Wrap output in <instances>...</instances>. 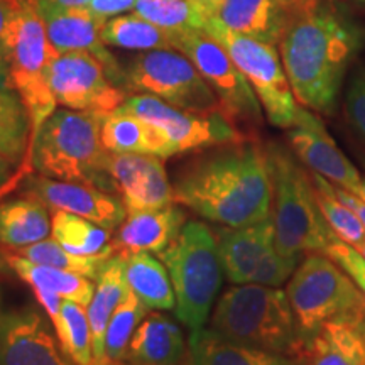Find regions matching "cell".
Masks as SVG:
<instances>
[{"instance_id":"1","label":"cell","mask_w":365,"mask_h":365,"mask_svg":"<svg viewBox=\"0 0 365 365\" xmlns=\"http://www.w3.org/2000/svg\"><path fill=\"white\" fill-rule=\"evenodd\" d=\"M175 203L223 227H247L271 217L272 185L266 148L247 139L212 148L178 170Z\"/></svg>"},{"instance_id":"2","label":"cell","mask_w":365,"mask_h":365,"mask_svg":"<svg viewBox=\"0 0 365 365\" xmlns=\"http://www.w3.org/2000/svg\"><path fill=\"white\" fill-rule=\"evenodd\" d=\"M362 29L335 0H318L291 16L279 49L286 76L303 107L330 115L350 63L362 48Z\"/></svg>"},{"instance_id":"3","label":"cell","mask_w":365,"mask_h":365,"mask_svg":"<svg viewBox=\"0 0 365 365\" xmlns=\"http://www.w3.org/2000/svg\"><path fill=\"white\" fill-rule=\"evenodd\" d=\"M103 115L93 112L56 108L41 127L24 163L2 190L17 188L22 178L38 173L59 181L83 182L117 195L107 170L108 150L102 143Z\"/></svg>"},{"instance_id":"4","label":"cell","mask_w":365,"mask_h":365,"mask_svg":"<svg viewBox=\"0 0 365 365\" xmlns=\"http://www.w3.org/2000/svg\"><path fill=\"white\" fill-rule=\"evenodd\" d=\"M264 148L272 185L271 215L277 252L289 257L323 254L336 235L318 205L312 173L281 144L267 143Z\"/></svg>"},{"instance_id":"5","label":"cell","mask_w":365,"mask_h":365,"mask_svg":"<svg viewBox=\"0 0 365 365\" xmlns=\"http://www.w3.org/2000/svg\"><path fill=\"white\" fill-rule=\"evenodd\" d=\"M210 328L237 344L294 360L303 346L286 291L277 287H230L217 301Z\"/></svg>"},{"instance_id":"6","label":"cell","mask_w":365,"mask_h":365,"mask_svg":"<svg viewBox=\"0 0 365 365\" xmlns=\"http://www.w3.org/2000/svg\"><path fill=\"white\" fill-rule=\"evenodd\" d=\"M158 257L170 272L178 322L190 331L203 328L225 276L213 230L203 222H186Z\"/></svg>"},{"instance_id":"7","label":"cell","mask_w":365,"mask_h":365,"mask_svg":"<svg viewBox=\"0 0 365 365\" xmlns=\"http://www.w3.org/2000/svg\"><path fill=\"white\" fill-rule=\"evenodd\" d=\"M286 294L303 341L328 322L357 319L365 312V294L322 252L304 255L287 282Z\"/></svg>"},{"instance_id":"8","label":"cell","mask_w":365,"mask_h":365,"mask_svg":"<svg viewBox=\"0 0 365 365\" xmlns=\"http://www.w3.org/2000/svg\"><path fill=\"white\" fill-rule=\"evenodd\" d=\"M53 54L54 51L38 9V0H17L9 29L7 65L14 90L19 93L29 113V149L33 148L41 127L53 115L58 105L46 78V68Z\"/></svg>"},{"instance_id":"9","label":"cell","mask_w":365,"mask_h":365,"mask_svg":"<svg viewBox=\"0 0 365 365\" xmlns=\"http://www.w3.org/2000/svg\"><path fill=\"white\" fill-rule=\"evenodd\" d=\"M171 34L173 49L182 53L193 63L200 75L215 91L227 117L252 137L255 129L262 125V105L227 49L205 29Z\"/></svg>"},{"instance_id":"10","label":"cell","mask_w":365,"mask_h":365,"mask_svg":"<svg viewBox=\"0 0 365 365\" xmlns=\"http://www.w3.org/2000/svg\"><path fill=\"white\" fill-rule=\"evenodd\" d=\"M124 71L129 95H154L182 110L223 112L212 86L193 63L176 49H154L137 54Z\"/></svg>"},{"instance_id":"11","label":"cell","mask_w":365,"mask_h":365,"mask_svg":"<svg viewBox=\"0 0 365 365\" xmlns=\"http://www.w3.org/2000/svg\"><path fill=\"white\" fill-rule=\"evenodd\" d=\"M205 31L227 49L237 68L244 73L266 112L267 120L274 127L291 129L298 120L301 105L294 100L276 46L232 33L212 21L207 22Z\"/></svg>"},{"instance_id":"12","label":"cell","mask_w":365,"mask_h":365,"mask_svg":"<svg viewBox=\"0 0 365 365\" xmlns=\"http://www.w3.org/2000/svg\"><path fill=\"white\" fill-rule=\"evenodd\" d=\"M118 108L159 127L175 145L176 154L254 139L223 112L182 110L149 93L129 95Z\"/></svg>"},{"instance_id":"13","label":"cell","mask_w":365,"mask_h":365,"mask_svg":"<svg viewBox=\"0 0 365 365\" xmlns=\"http://www.w3.org/2000/svg\"><path fill=\"white\" fill-rule=\"evenodd\" d=\"M46 78L58 105L70 110L108 115L129 93L108 76L103 61L88 51L54 53Z\"/></svg>"},{"instance_id":"14","label":"cell","mask_w":365,"mask_h":365,"mask_svg":"<svg viewBox=\"0 0 365 365\" xmlns=\"http://www.w3.org/2000/svg\"><path fill=\"white\" fill-rule=\"evenodd\" d=\"M38 301L16 303L0 284V365H75Z\"/></svg>"},{"instance_id":"15","label":"cell","mask_w":365,"mask_h":365,"mask_svg":"<svg viewBox=\"0 0 365 365\" xmlns=\"http://www.w3.org/2000/svg\"><path fill=\"white\" fill-rule=\"evenodd\" d=\"M17 188L24 196H31L46 205L51 212L63 210L73 215L83 217L107 228L112 234L124 223L127 217V210L120 196L83 182L51 180L38 173H31L22 178Z\"/></svg>"},{"instance_id":"16","label":"cell","mask_w":365,"mask_h":365,"mask_svg":"<svg viewBox=\"0 0 365 365\" xmlns=\"http://www.w3.org/2000/svg\"><path fill=\"white\" fill-rule=\"evenodd\" d=\"M38 9L54 53L88 51L95 54L103 61L113 83L125 90L124 68L107 51L102 41L107 21L93 16L86 7H65L51 0H38Z\"/></svg>"},{"instance_id":"17","label":"cell","mask_w":365,"mask_h":365,"mask_svg":"<svg viewBox=\"0 0 365 365\" xmlns=\"http://www.w3.org/2000/svg\"><path fill=\"white\" fill-rule=\"evenodd\" d=\"M107 170L129 213L149 212L175 203L164 159L150 154H108Z\"/></svg>"},{"instance_id":"18","label":"cell","mask_w":365,"mask_h":365,"mask_svg":"<svg viewBox=\"0 0 365 365\" xmlns=\"http://www.w3.org/2000/svg\"><path fill=\"white\" fill-rule=\"evenodd\" d=\"M287 143L294 156L309 171L327 178L335 186L354 193L362 181L359 171L339 149L322 120L307 108L301 107L298 120L287 130Z\"/></svg>"},{"instance_id":"19","label":"cell","mask_w":365,"mask_h":365,"mask_svg":"<svg viewBox=\"0 0 365 365\" xmlns=\"http://www.w3.org/2000/svg\"><path fill=\"white\" fill-rule=\"evenodd\" d=\"M227 279L234 284H254L264 264L277 252L272 215L247 227L213 230Z\"/></svg>"},{"instance_id":"20","label":"cell","mask_w":365,"mask_h":365,"mask_svg":"<svg viewBox=\"0 0 365 365\" xmlns=\"http://www.w3.org/2000/svg\"><path fill=\"white\" fill-rule=\"evenodd\" d=\"M186 223V213L178 203L129 213L124 223L113 232L112 247L115 252L159 254L170 247Z\"/></svg>"},{"instance_id":"21","label":"cell","mask_w":365,"mask_h":365,"mask_svg":"<svg viewBox=\"0 0 365 365\" xmlns=\"http://www.w3.org/2000/svg\"><path fill=\"white\" fill-rule=\"evenodd\" d=\"M291 16L286 0H223L210 21L232 33L277 46Z\"/></svg>"},{"instance_id":"22","label":"cell","mask_w":365,"mask_h":365,"mask_svg":"<svg viewBox=\"0 0 365 365\" xmlns=\"http://www.w3.org/2000/svg\"><path fill=\"white\" fill-rule=\"evenodd\" d=\"M296 365H365L364 317L325 323L303 341Z\"/></svg>"},{"instance_id":"23","label":"cell","mask_w":365,"mask_h":365,"mask_svg":"<svg viewBox=\"0 0 365 365\" xmlns=\"http://www.w3.org/2000/svg\"><path fill=\"white\" fill-rule=\"evenodd\" d=\"M125 365H190L180 325L163 313H148L132 336Z\"/></svg>"},{"instance_id":"24","label":"cell","mask_w":365,"mask_h":365,"mask_svg":"<svg viewBox=\"0 0 365 365\" xmlns=\"http://www.w3.org/2000/svg\"><path fill=\"white\" fill-rule=\"evenodd\" d=\"M102 143L108 153L150 154L161 159L176 156L175 145L159 127L120 108L103 117Z\"/></svg>"},{"instance_id":"25","label":"cell","mask_w":365,"mask_h":365,"mask_svg":"<svg viewBox=\"0 0 365 365\" xmlns=\"http://www.w3.org/2000/svg\"><path fill=\"white\" fill-rule=\"evenodd\" d=\"M129 291L125 281V255L124 252H113L100 269L95 279L93 298L86 307L93 346V365L102 364L108 322Z\"/></svg>"},{"instance_id":"26","label":"cell","mask_w":365,"mask_h":365,"mask_svg":"<svg viewBox=\"0 0 365 365\" xmlns=\"http://www.w3.org/2000/svg\"><path fill=\"white\" fill-rule=\"evenodd\" d=\"M188 349L190 365H296L294 359L237 344L205 327L190 333Z\"/></svg>"},{"instance_id":"27","label":"cell","mask_w":365,"mask_h":365,"mask_svg":"<svg viewBox=\"0 0 365 365\" xmlns=\"http://www.w3.org/2000/svg\"><path fill=\"white\" fill-rule=\"evenodd\" d=\"M49 210L31 196H17L0 203V247H27L51 235Z\"/></svg>"},{"instance_id":"28","label":"cell","mask_w":365,"mask_h":365,"mask_svg":"<svg viewBox=\"0 0 365 365\" xmlns=\"http://www.w3.org/2000/svg\"><path fill=\"white\" fill-rule=\"evenodd\" d=\"M124 255L125 281L135 298L150 312L175 309V289L161 259L150 252H124Z\"/></svg>"},{"instance_id":"29","label":"cell","mask_w":365,"mask_h":365,"mask_svg":"<svg viewBox=\"0 0 365 365\" xmlns=\"http://www.w3.org/2000/svg\"><path fill=\"white\" fill-rule=\"evenodd\" d=\"M4 254L11 266V271L16 277L24 281L29 287H41V289L53 291L61 296L63 299L75 301L81 307H88L95 293V281L90 277L81 276L70 271H63L44 264L31 262L27 259L21 257L19 254L12 252L6 247Z\"/></svg>"},{"instance_id":"30","label":"cell","mask_w":365,"mask_h":365,"mask_svg":"<svg viewBox=\"0 0 365 365\" xmlns=\"http://www.w3.org/2000/svg\"><path fill=\"white\" fill-rule=\"evenodd\" d=\"M51 237L66 250L78 255H98L112 247V232L73 213L51 212Z\"/></svg>"},{"instance_id":"31","label":"cell","mask_w":365,"mask_h":365,"mask_svg":"<svg viewBox=\"0 0 365 365\" xmlns=\"http://www.w3.org/2000/svg\"><path fill=\"white\" fill-rule=\"evenodd\" d=\"M31 120L16 90L0 95V159L19 170L29 149Z\"/></svg>"},{"instance_id":"32","label":"cell","mask_w":365,"mask_h":365,"mask_svg":"<svg viewBox=\"0 0 365 365\" xmlns=\"http://www.w3.org/2000/svg\"><path fill=\"white\" fill-rule=\"evenodd\" d=\"M102 41L105 46L135 49V51L173 49L171 31L163 29L135 14L108 21L102 31Z\"/></svg>"},{"instance_id":"33","label":"cell","mask_w":365,"mask_h":365,"mask_svg":"<svg viewBox=\"0 0 365 365\" xmlns=\"http://www.w3.org/2000/svg\"><path fill=\"white\" fill-rule=\"evenodd\" d=\"M148 312L149 309L129 291V294L118 304L108 322L107 333H105L103 359L100 365H125L132 336L140 322L148 317Z\"/></svg>"},{"instance_id":"34","label":"cell","mask_w":365,"mask_h":365,"mask_svg":"<svg viewBox=\"0 0 365 365\" xmlns=\"http://www.w3.org/2000/svg\"><path fill=\"white\" fill-rule=\"evenodd\" d=\"M12 252L19 254L21 257L27 259L31 262L44 264V266H51L56 269H63V271H70L75 274H81V276L90 277V279H97L100 269L105 264L110 255L115 250H107L98 255H78L66 250L63 245H59L56 240L44 239L36 244L27 245V247L14 249Z\"/></svg>"},{"instance_id":"35","label":"cell","mask_w":365,"mask_h":365,"mask_svg":"<svg viewBox=\"0 0 365 365\" xmlns=\"http://www.w3.org/2000/svg\"><path fill=\"white\" fill-rule=\"evenodd\" d=\"M134 12L171 33L205 29L208 22L191 0H137Z\"/></svg>"},{"instance_id":"36","label":"cell","mask_w":365,"mask_h":365,"mask_svg":"<svg viewBox=\"0 0 365 365\" xmlns=\"http://www.w3.org/2000/svg\"><path fill=\"white\" fill-rule=\"evenodd\" d=\"M59 346L75 365H93V346L86 308L63 299V325L56 331Z\"/></svg>"},{"instance_id":"37","label":"cell","mask_w":365,"mask_h":365,"mask_svg":"<svg viewBox=\"0 0 365 365\" xmlns=\"http://www.w3.org/2000/svg\"><path fill=\"white\" fill-rule=\"evenodd\" d=\"M312 178L314 188H317L318 205L327 218L328 225L333 230V234L339 237L340 240L346 242V244L359 247L365 240V230L359 217L355 215L354 210H350L346 205L340 202L339 196L335 195V190H333V185L327 178L319 176L313 171Z\"/></svg>"},{"instance_id":"38","label":"cell","mask_w":365,"mask_h":365,"mask_svg":"<svg viewBox=\"0 0 365 365\" xmlns=\"http://www.w3.org/2000/svg\"><path fill=\"white\" fill-rule=\"evenodd\" d=\"M323 254L328 255L331 261L339 264V266L349 274L350 279L357 284L359 289L365 294V257L354 247V245L346 244V242L340 240L339 237H336Z\"/></svg>"},{"instance_id":"39","label":"cell","mask_w":365,"mask_h":365,"mask_svg":"<svg viewBox=\"0 0 365 365\" xmlns=\"http://www.w3.org/2000/svg\"><path fill=\"white\" fill-rule=\"evenodd\" d=\"M345 115L349 124L365 143V68L352 76L345 93Z\"/></svg>"},{"instance_id":"40","label":"cell","mask_w":365,"mask_h":365,"mask_svg":"<svg viewBox=\"0 0 365 365\" xmlns=\"http://www.w3.org/2000/svg\"><path fill=\"white\" fill-rule=\"evenodd\" d=\"M137 0H90L86 9L93 14V16L100 17V19H107V17L117 16V14L127 12L135 7Z\"/></svg>"},{"instance_id":"41","label":"cell","mask_w":365,"mask_h":365,"mask_svg":"<svg viewBox=\"0 0 365 365\" xmlns=\"http://www.w3.org/2000/svg\"><path fill=\"white\" fill-rule=\"evenodd\" d=\"M17 0H0V59L7 61V39Z\"/></svg>"},{"instance_id":"42","label":"cell","mask_w":365,"mask_h":365,"mask_svg":"<svg viewBox=\"0 0 365 365\" xmlns=\"http://www.w3.org/2000/svg\"><path fill=\"white\" fill-rule=\"evenodd\" d=\"M333 190H335V195L339 196V200L341 203L346 205L350 210H354L355 215L359 217V220H360V223H362V227L365 230V202L364 200L359 198L355 193H350V191L340 188V186L333 185Z\"/></svg>"},{"instance_id":"43","label":"cell","mask_w":365,"mask_h":365,"mask_svg":"<svg viewBox=\"0 0 365 365\" xmlns=\"http://www.w3.org/2000/svg\"><path fill=\"white\" fill-rule=\"evenodd\" d=\"M191 2H193L195 6L198 7V11L210 21L217 14L218 7L222 6L223 0H191Z\"/></svg>"},{"instance_id":"44","label":"cell","mask_w":365,"mask_h":365,"mask_svg":"<svg viewBox=\"0 0 365 365\" xmlns=\"http://www.w3.org/2000/svg\"><path fill=\"white\" fill-rule=\"evenodd\" d=\"M12 80H11V71H9L7 61L0 59V95L7 93V91H12Z\"/></svg>"},{"instance_id":"45","label":"cell","mask_w":365,"mask_h":365,"mask_svg":"<svg viewBox=\"0 0 365 365\" xmlns=\"http://www.w3.org/2000/svg\"><path fill=\"white\" fill-rule=\"evenodd\" d=\"M286 2H287V6L291 7V12L296 14V12L303 11V9L314 6L318 0H286Z\"/></svg>"},{"instance_id":"46","label":"cell","mask_w":365,"mask_h":365,"mask_svg":"<svg viewBox=\"0 0 365 365\" xmlns=\"http://www.w3.org/2000/svg\"><path fill=\"white\" fill-rule=\"evenodd\" d=\"M51 2L65 7H86L90 4V0H51Z\"/></svg>"},{"instance_id":"47","label":"cell","mask_w":365,"mask_h":365,"mask_svg":"<svg viewBox=\"0 0 365 365\" xmlns=\"http://www.w3.org/2000/svg\"><path fill=\"white\" fill-rule=\"evenodd\" d=\"M14 173H16V170H14L11 164H9L7 161H4V159H0V176H6V178H9V181H11Z\"/></svg>"},{"instance_id":"48","label":"cell","mask_w":365,"mask_h":365,"mask_svg":"<svg viewBox=\"0 0 365 365\" xmlns=\"http://www.w3.org/2000/svg\"><path fill=\"white\" fill-rule=\"evenodd\" d=\"M354 193L357 195L359 198H362L364 202H365V180H362V181L359 182V186H357V188L354 190Z\"/></svg>"},{"instance_id":"49","label":"cell","mask_w":365,"mask_h":365,"mask_svg":"<svg viewBox=\"0 0 365 365\" xmlns=\"http://www.w3.org/2000/svg\"><path fill=\"white\" fill-rule=\"evenodd\" d=\"M9 182V178L0 176V198H2V190L6 188V185Z\"/></svg>"},{"instance_id":"50","label":"cell","mask_w":365,"mask_h":365,"mask_svg":"<svg viewBox=\"0 0 365 365\" xmlns=\"http://www.w3.org/2000/svg\"><path fill=\"white\" fill-rule=\"evenodd\" d=\"M355 249H357V250H359V252H360V254H362V255H364V257H365V240L362 242V244H360V245H359V247H355Z\"/></svg>"},{"instance_id":"51","label":"cell","mask_w":365,"mask_h":365,"mask_svg":"<svg viewBox=\"0 0 365 365\" xmlns=\"http://www.w3.org/2000/svg\"><path fill=\"white\" fill-rule=\"evenodd\" d=\"M362 164H364V168H365V156H362Z\"/></svg>"},{"instance_id":"52","label":"cell","mask_w":365,"mask_h":365,"mask_svg":"<svg viewBox=\"0 0 365 365\" xmlns=\"http://www.w3.org/2000/svg\"><path fill=\"white\" fill-rule=\"evenodd\" d=\"M357 2H360V4H365V0H357Z\"/></svg>"},{"instance_id":"53","label":"cell","mask_w":365,"mask_h":365,"mask_svg":"<svg viewBox=\"0 0 365 365\" xmlns=\"http://www.w3.org/2000/svg\"><path fill=\"white\" fill-rule=\"evenodd\" d=\"M364 325H365V313H364Z\"/></svg>"}]
</instances>
